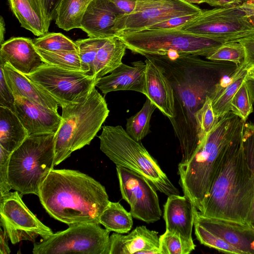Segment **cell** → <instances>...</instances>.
Instances as JSON below:
<instances>
[{"mask_svg":"<svg viewBox=\"0 0 254 254\" xmlns=\"http://www.w3.org/2000/svg\"><path fill=\"white\" fill-rule=\"evenodd\" d=\"M160 66L171 83L174 97V118L169 120L179 140L181 163L188 162L200 146L195 119L196 112L215 85L237 68L226 61L204 60L198 56H145Z\"/></svg>","mask_w":254,"mask_h":254,"instance_id":"6da1fadb","label":"cell"},{"mask_svg":"<svg viewBox=\"0 0 254 254\" xmlns=\"http://www.w3.org/2000/svg\"><path fill=\"white\" fill-rule=\"evenodd\" d=\"M38 196L51 217L68 225L100 224V217L110 202L100 183L78 171L65 169L51 170Z\"/></svg>","mask_w":254,"mask_h":254,"instance_id":"7a4b0ae2","label":"cell"},{"mask_svg":"<svg viewBox=\"0 0 254 254\" xmlns=\"http://www.w3.org/2000/svg\"><path fill=\"white\" fill-rule=\"evenodd\" d=\"M245 123L238 128L225 150L202 210L199 211L203 216L248 223L254 188L243 148Z\"/></svg>","mask_w":254,"mask_h":254,"instance_id":"3957f363","label":"cell"},{"mask_svg":"<svg viewBox=\"0 0 254 254\" xmlns=\"http://www.w3.org/2000/svg\"><path fill=\"white\" fill-rule=\"evenodd\" d=\"M245 122L229 112L219 119L192 157L186 163H179V184L184 195L199 212L227 145Z\"/></svg>","mask_w":254,"mask_h":254,"instance_id":"277c9868","label":"cell"},{"mask_svg":"<svg viewBox=\"0 0 254 254\" xmlns=\"http://www.w3.org/2000/svg\"><path fill=\"white\" fill-rule=\"evenodd\" d=\"M62 108V121L55 134V166L89 145L110 112L105 98L95 87L84 101Z\"/></svg>","mask_w":254,"mask_h":254,"instance_id":"5b68a950","label":"cell"},{"mask_svg":"<svg viewBox=\"0 0 254 254\" xmlns=\"http://www.w3.org/2000/svg\"><path fill=\"white\" fill-rule=\"evenodd\" d=\"M115 35L134 54L171 59L186 55L206 57L227 42L177 29H144Z\"/></svg>","mask_w":254,"mask_h":254,"instance_id":"8992f818","label":"cell"},{"mask_svg":"<svg viewBox=\"0 0 254 254\" xmlns=\"http://www.w3.org/2000/svg\"><path fill=\"white\" fill-rule=\"evenodd\" d=\"M98 137L100 150L116 166L140 174L166 195L180 194L141 142L132 138L122 126H103Z\"/></svg>","mask_w":254,"mask_h":254,"instance_id":"52a82bcc","label":"cell"},{"mask_svg":"<svg viewBox=\"0 0 254 254\" xmlns=\"http://www.w3.org/2000/svg\"><path fill=\"white\" fill-rule=\"evenodd\" d=\"M56 133L29 135L11 154L8 179L12 189L23 194H39L54 169Z\"/></svg>","mask_w":254,"mask_h":254,"instance_id":"ba28073f","label":"cell"},{"mask_svg":"<svg viewBox=\"0 0 254 254\" xmlns=\"http://www.w3.org/2000/svg\"><path fill=\"white\" fill-rule=\"evenodd\" d=\"M34 244V254H110V232L95 223H77Z\"/></svg>","mask_w":254,"mask_h":254,"instance_id":"9c48e42d","label":"cell"},{"mask_svg":"<svg viewBox=\"0 0 254 254\" xmlns=\"http://www.w3.org/2000/svg\"><path fill=\"white\" fill-rule=\"evenodd\" d=\"M240 5L202 10L176 29L225 42L238 41L254 34V26Z\"/></svg>","mask_w":254,"mask_h":254,"instance_id":"30bf717a","label":"cell"},{"mask_svg":"<svg viewBox=\"0 0 254 254\" xmlns=\"http://www.w3.org/2000/svg\"><path fill=\"white\" fill-rule=\"evenodd\" d=\"M63 106L84 101L97 80L85 73L68 70L45 63L25 75Z\"/></svg>","mask_w":254,"mask_h":254,"instance_id":"8fae6325","label":"cell"},{"mask_svg":"<svg viewBox=\"0 0 254 254\" xmlns=\"http://www.w3.org/2000/svg\"><path fill=\"white\" fill-rule=\"evenodd\" d=\"M0 225L7 239L13 244L22 241L34 242L54 233L28 209L16 190L0 195Z\"/></svg>","mask_w":254,"mask_h":254,"instance_id":"7c38bea8","label":"cell"},{"mask_svg":"<svg viewBox=\"0 0 254 254\" xmlns=\"http://www.w3.org/2000/svg\"><path fill=\"white\" fill-rule=\"evenodd\" d=\"M202 10L184 0H137L130 14H120L114 27V35L120 32H136L169 19L197 14Z\"/></svg>","mask_w":254,"mask_h":254,"instance_id":"4fadbf2b","label":"cell"},{"mask_svg":"<svg viewBox=\"0 0 254 254\" xmlns=\"http://www.w3.org/2000/svg\"><path fill=\"white\" fill-rule=\"evenodd\" d=\"M123 198L130 206L132 217L147 223L160 219L162 214L156 188L144 177L121 166H116Z\"/></svg>","mask_w":254,"mask_h":254,"instance_id":"5bb4252c","label":"cell"},{"mask_svg":"<svg viewBox=\"0 0 254 254\" xmlns=\"http://www.w3.org/2000/svg\"><path fill=\"white\" fill-rule=\"evenodd\" d=\"M194 221L219 236L244 254H254V228L249 223L206 217L196 210Z\"/></svg>","mask_w":254,"mask_h":254,"instance_id":"9a60e30c","label":"cell"},{"mask_svg":"<svg viewBox=\"0 0 254 254\" xmlns=\"http://www.w3.org/2000/svg\"><path fill=\"white\" fill-rule=\"evenodd\" d=\"M14 113L27 130L29 135L56 133L62 121L58 112L17 95Z\"/></svg>","mask_w":254,"mask_h":254,"instance_id":"2e32d148","label":"cell"},{"mask_svg":"<svg viewBox=\"0 0 254 254\" xmlns=\"http://www.w3.org/2000/svg\"><path fill=\"white\" fill-rule=\"evenodd\" d=\"M5 63L26 75L45 63L37 51L33 40L18 37L11 38L0 45V64Z\"/></svg>","mask_w":254,"mask_h":254,"instance_id":"e0dca14e","label":"cell"},{"mask_svg":"<svg viewBox=\"0 0 254 254\" xmlns=\"http://www.w3.org/2000/svg\"><path fill=\"white\" fill-rule=\"evenodd\" d=\"M146 64L141 61L128 65L123 63L109 75L98 79L95 86L104 95L116 91L131 90L145 94Z\"/></svg>","mask_w":254,"mask_h":254,"instance_id":"ac0fdd59","label":"cell"},{"mask_svg":"<svg viewBox=\"0 0 254 254\" xmlns=\"http://www.w3.org/2000/svg\"><path fill=\"white\" fill-rule=\"evenodd\" d=\"M145 61V95L169 120L174 118L173 89L160 66L148 57Z\"/></svg>","mask_w":254,"mask_h":254,"instance_id":"d6986e66","label":"cell"},{"mask_svg":"<svg viewBox=\"0 0 254 254\" xmlns=\"http://www.w3.org/2000/svg\"><path fill=\"white\" fill-rule=\"evenodd\" d=\"M120 14L110 0H92L83 15L79 28L91 38L113 36L114 27Z\"/></svg>","mask_w":254,"mask_h":254,"instance_id":"ffe728a7","label":"cell"},{"mask_svg":"<svg viewBox=\"0 0 254 254\" xmlns=\"http://www.w3.org/2000/svg\"><path fill=\"white\" fill-rule=\"evenodd\" d=\"M196 210L191 201L185 195L172 194L168 196L164 206L163 217L166 231L193 242L192 230Z\"/></svg>","mask_w":254,"mask_h":254,"instance_id":"44dd1931","label":"cell"},{"mask_svg":"<svg viewBox=\"0 0 254 254\" xmlns=\"http://www.w3.org/2000/svg\"><path fill=\"white\" fill-rule=\"evenodd\" d=\"M158 233L145 226H138L127 235L114 233L110 236V254H139L160 249Z\"/></svg>","mask_w":254,"mask_h":254,"instance_id":"7402d4cb","label":"cell"},{"mask_svg":"<svg viewBox=\"0 0 254 254\" xmlns=\"http://www.w3.org/2000/svg\"><path fill=\"white\" fill-rule=\"evenodd\" d=\"M7 84L14 95L58 112L59 104L50 95L32 82L24 74L14 69L8 63L0 64Z\"/></svg>","mask_w":254,"mask_h":254,"instance_id":"603a6c76","label":"cell"},{"mask_svg":"<svg viewBox=\"0 0 254 254\" xmlns=\"http://www.w3.org/2000/svg\"><path fill=\"white\" fill-rule=\"evenodd\" d=\"M248 70L240 64L230 75L224 76L215 85L209 97L214 112L219 119L230 111L232 100L245 81Z\"/></svg>","mask_w":254,"mask_h":254,"instance_id":"cb8c5ba5","label":"cell"},{"mask_svg":"<svg viewBox=\"0 0 254 254\" xmlns=\"http://www.w3.org/2000/svg\"><path fill=\"white\" fill-rule=\"evenodd\" d=\"M22 27L40 37L48 33L41 0H7Z\"/></svg>","mask_w":254,"mask_h":254,"instance_id":"d4e9b609","label":"cell"},{"mask_svg":"<svg viewBox=\"0 0 254 254\" xmlns=\"http://www.w3.org/2000/svg\"><path fill=\"white\" fill-rule=\"evenodd\" d=\"M28 136L27 130L15 113L0 106V146L12 153Z\"/></svg>","mask_w":254,"mask_h":254,"instance_id":"484cf974","label":"cell"},{"mask_svg":"<svg viewBox=\"0 0 254 254\" xmlns=\"http://www.w3.org/2000/svg\"><path fill=\"white\" fill-rule=\"evenodd\" d=\"M126 49V45L117 36L107 39L99 49L95 61V77L97 80L122 63Z\"/></svg>","mask_w":254,"mask_h":254,"instance_id":"4316f807","label":"cell"},{"mask_svg":"<svg viewBox=\"0 0 254 254\" xmlns=\"http://www.w3.org/2000/svg\"><path fill=\"white\" fill-rule=\"evenodd\" d=\"M100 224L109 231L124 234L133 225L132 216L119 202L110 201L99 219Z\"/></svg>","mask_w":254,"mask_h":254,"instance_id":"83f0119b","label":"cell"},{"mask_svg":"<svg viewBox=\"0 0 254 254\" xmlns=\"http://www.w3.org/2000/svg\"><path fill=\"white\" fill-rule=\"evenodd\" d=\"M86 7L81 0H62L58 10L56 24L66 31L79 28Z\"/></svg>","mask_w":254,"mask_h":254,"instance_id":"f1b7e54d","label":"cell"},{"mask_svg":"<svg viewBox=\"0 0 254 254\" xmlns=\"http://www.w3.org/2000/svg\"><path fill=\"white\" fill-rule=\"evenodd\" d=\"M157 108L148 98L141 110L127 120L126 131L136 141H140L150 132V122L152 115Z\"/></svg>","mask_w":254,"mask_h":254,"instance_id":"f546056e","label":"cell"},{"mask_svg":"<svg viewBox=\"0 0 254 254\" xmlns=\"http://www.w3.org/2000/svg\"><path fill=\"white\" fill-rule=\"evenodd\" d=\"M107 38L88 37L74 41L81 61L82 71L95 78V61L96 55L99 49Z\"/></svg>","mask_w":254,"mask_h":254,"instance_id":"4dcf8cb0","label":"cell"},{"mask_svg":"<svg viewBox=\"0 0 254 254\" xmlns=\"http://www.w3.org/2000/svg\"><path fill=\"white\" fill-rule=\"evenodd\" d=\"M36 49L43 61L47 64L65 69L82 71L78 51L53 52Z\"/></svg>","mask_w":254,"mask_h":254,"instance_id":"1f68e13d","label":"cell"},{"mask_svg":"<svg viewBox=\"0 0 254 254\" xmlns=\"http://www.w3.org/2000/svg\"><path fill=\"white\" fill-rule=\"evenodd\" d=\"M33 42L36 48L47 51H77L75 42L61 33L48 32L33 39Z\"/></svg>","mask_w":254,"mask_h":254,"instance_id":"d6a6232c","label":"cell"},{"mask_svg":"<svg viewBox=\"0 0 254 254\" xmlns=\"http://www.w3.org/2000/svg\"><path fill=\"white\" fill-rule=\"evenodd\" d=\"M245 56L243 46L239 41L227 42L207 55L206 59L214 61H226L239 66Z\"/></svg>","mask_w":254,"mask_h":254,"instance_id":"836d02e7","label":"cell"},{"mask_svg":"<svg viewBox=\"0 0 254 254\" xmlns=\"http://www.w3.org/2000/svg\"><path fill=\"white\" fill-rule=\"evenodd\" d=\"M195 119L198 137L201 145L219 120L214 112L209 96L207 97L202 107L195 114Z\"/></svg>","mask_w":254,"mask_h":254,"instance_id":"e575fe53","label":"cell"},{"mask_svg":"<svg viewBox=\"0 0 254 254\" xmlns=\"http://www.w3.org/2000/svg\"><path fill=\"white\" fill-rule=\"evenodd\" d=\"M195 235L202 245L228 254H244L219 236L209 231L194 221Z\"/></svg>","mask_w":254,"mask_h":254,"instance_id":"d590c367","label":"cell"},{"mask_svg":"<svg viewBox=\"0 0 254 254\" xmlns=\"http://www.w3.org/2000/svg\"><path fill=\"white\" fill-rule=\"evenodd\" d=\"M161 254H189L195 249L193 242L166 231L159 237Z\"/></svg>","mask_w":254,"mask_h":254,"instance_id":"8d00e7d4","label":"cell"},{"mask_svg":"<svg viewBox=\"0 0 254 254\" xmlns=\"http://www.w3.org/2000/svg\"><path fill=\"white\" fill-rule=\"evenodd\" d=\"M230 111L245 122L254 111L253 100L246 80L232 100Z\"/></svg>","mask_w":254,"mask_h":254,"instance_id":"74e56055","label":"cell"},{"mask_svg":"<svg viewBox=\"0 0 254 254\" xmlns=\"http://www.w3.org/2000/svg\"><path fill=\"white\" fill-rule=\"evenodd\" d=\"M243 145L245 156L252 172L254 188V124L245 122L243 133ZM248 223L254 228V198Z\"/></svg>","mask_w":254,"mask_h":254,"instance_id":"f35d334b","label":"cell"},{"mask_svg":"<svg viewBox=\"0 0 254 254\" xmlns=\"http://www.w3.org/2000/svg\"><path fill=\"white\" fill-rule=\"evenodd\" d=\"M11 153L0 146V194L10 191L12 188L8 179V166Z\"/></svg>","mask_w":254,"mask_h":254,"instance_id":"ab89813d","label":"cell"},{"mask_svg":"<svg viewBox=\"0 0 254 254\" xmlns=\"http://www.w3.org/2000/svg\"><path fill=\"white\" fill-rule=\"evenodd\" d=\"M15 97L6 82L2 67L0 66V106L14 112Z\"/></svg>","mask_w":254,"mask_h":254,"instance_id":"60d3db41","label":"cell"},{"mask_svg":"<svg viewBox=\"0 0 254 254\" xmlns=\"http://www.w3.org/2000/svg\"><path fill=\"white\" fill-rule=\"evenodd\" d=\"M198 14L199 13L173 17L154 24L146 29H176L192 19Z\"/></svg>","mask_w":254,"mask_h":254,"instance_id":"b9f144b4","label":"cell"},{"mask_svg":"<svg viewBox=\"0 0 254 254\" xmlns=\"http://www.w3.org/2000/svg\"><path fill=\"white\" fill-rule=\"evenodd\" d=\"M238 41L243 46L245 51V58L241 65L249 70L254 67V34Z\"/></svg>","mask_w":254,"mask_h":254,"instance_id":"7bdbcfd3","label":"cell"},{"mask_svg":"<svg viewBox=\"0 0 254 254\" xmlns=\"http://www.w3.org/2000/svg\"><path fill=\"white\" fill-rule=\"evenodd\" d=\"M62 0H41L45 24L48 30H49L51 22L56 19L58 10Z\"/></svg>","mask_w":254,"mask_h":254,"instance_id":"ee69618b","label":"cell"},{"mask_svg":"<svg viewBox=\"0 0 254 254\" xmlns=\"http://www.w3.org/2000/svg\"><path fill=\"white\" fill-rule=\"evenodd\" d=\"M118 12L123 15H128L135 9L137 0H110Z\"/></svg>","mask_w":254,"mask_h":254,"instance_id":"f6af8a7d","label":"cell"},{"mask_svg":"<svg viewBox=\"0 0 254 254\" xmlns=\"http://www.w3.org/2000/svg\"><path fill=\"white\" fill-rule=\"evenodd\" d=\"M242 2V0H207L206 2L210 6L221 7L240 5Z\"/></svg>","mask_w":254,"mask_h":254,"instance_id":"bcb514c9","label":"cell"},{"mask_svg":"<svg viewBox=\"0 0 254 254\" xmlns=\"http://www.w3.org/2000/svg\"><path fill=\"white\" fill-rule=\"evenodd\" d=\"M0 254H9L10 252V249L5 241L6 238L3 231L0 229Z\"/></svg>","mask_w":254,"mask_h":254,"instance_id":"7dc6e473","label":"cell"},{"mask_svg":"<svg viewBox=\"0 0 254 254\" xmlns=\"http://www.w3.org/2000/svg\"><path fill=\"white\" fill-rule=\"evenodd\" d=\"M242 8L249 17L254 15V4L245 1L241 5Z\"/></svg>","mask_w":254,"mask_h":254,"instance_id":"c3c4849f","label":"cell"},{"mask_svg":"<svg viewBox=\"0 0 254 254\" xmlns=\"http://www.w3.org/2000/svg\"><path fill=\"white\" fill-rule=\"evenodd\" d=\"M5 32V23L3 18L0 16V44L1 45L4 42V34Z\"/></svg>","mask_w":254,"mask_h":254,"instance_id":"681fc988","label":"cell"},{"mask_svg":"<svg viewBox=\"0 0 254 254\" xmlns=\"http://www.w3.org/2000/svg\"><path fill=\"white\" fill-rule=\"evenodd\" d=\"M247 82L253 102H254V80L250 78H246Z\"/></svg>","mask_w":254,"mask_h":254,"instance_id":"f907efd6","label":"cell"},{"mask_svg":"<svg viewBox=\"0 0 254 254\" xmlns=\"http://www.w3.org/2000/svg\"><path fill=\"white\" fill-rule=\"evenodd\" d=\"M186 2L192 4L197 3L199 4L203 2H206L207 0H184Z\"/></svg>","mask_w":254,"mask_h":254,"instance_id":"816d5d0a","label":"cell"},{"mask_svg":"<svg viewBox=\"0 0 254 254\" xmlns=\"http://www.w3.org/2000/svg\"><path fill=\"white\" fill-rule=\"evenodd\" d=\"M254 75V67H252L248 70L247 76H253Z\"/></svg>","mask_w":254,"mask_h":254,"instance_id":"f5cc1de1","label":"cell"},{"mask_svg":"<svg viewBox=\"0 0 254 254\" xmlns=\"http://www.w3.org/2000/svg\"><path fill=\"white\" fill-rule=\"evenodd\" d=\"M92 0H81V2L85 5L86 6L88 5V4L90 3V2Z\"/></svg>","mask_w":254,"mask_h":254,"instance_id":"db71d44e","label":"cell"},{"mask_svg":"<svg viewBox=\"0 0 254 254\" xmlns=\"http://www.w3.org/2000/svg\"><path fill=\"white\" fill-rule=\"evenodd\" d=\"M249 18L252 22L253 25L254 26V15L249 16Z\"/></svg>","mask_w":254,"mask_h":254,"instance_id":"11a10c76","label":"cell"},{"mask_svg":"<svg viewBox=\"0 0 254 254\" xmlns=\"http://www.w3.org/2000/svg\"><path fill=\"white\" fill-rule=\"evenodd\" d=\"M245 1L254 4V0H246Z\"/></svg>","mask_w":254,"mask_h":254,"instance_id":"9f6ffc18","label":"cell"},{"mask_svg":"<svg viewBox=\"0 0 254 254\" xmlns=\"http://www.w3.org/2000/svg\"><path fill=\"white\" fill-rule=\"evenodd\" d=\"M247 78H251V79H253L254 80V75H253V76H247Z\"/></svg>","mask_w":254,"mask_h":254,"instance_id":"6f0895ef","label":"cell"}]
</instances>
